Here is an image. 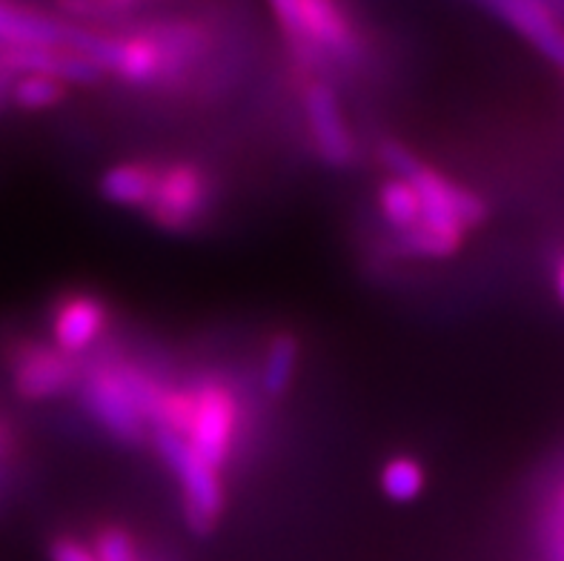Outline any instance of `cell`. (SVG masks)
Masks as SVG:
<instances>
[{"label": "cell", "mask_w": 564, "mask_h": 561, "mask_svg": "<svg viewBox=\"0 0 564 561\" xmlns=\"http://www.w3.org/2000/svg\"><path fill=\"white\" fill-rule=\"evenodd\" d=\"M284 41L304 72H322L361 57V32L347 9L329 0L272 3Z\"/></svg>", "instance_id": "cell-1"}, {"label": "cell", "mask_w": 564, "mask_h": 561, "mask_svg": "<svg viewBox=\"0 0 564 561\" xmlns=\"http://www.w3.org/2000/svg\"><path fill=\"white\" fill-rule=\"evenodd\" d=\"M184 441L215 470H227L247 430L243 398L224 376H204L189 387Z\"/></svg>", "instance_id": "cell-2"}, {"label": "cell", "mask_w": 564, "mask_h": 561, "mask_svg": "<svg viewBox=\"0 0 564 561\" xmlns=\"http://www.w3.org/2000/svg\"><path fill=\"white\" fill-rule=\"evenodd\" d=\"M152 447L158 450L161 462L170 467L181 487V510L189 530L198 536L213 533L227 507V490H224L221 470H215L195 453L184 441L170 430H152Z\"/></svg>", "instance_id": "cell-3"}, {"label": "cell", "mask_w": 564, "mask_h": 561, "mask_svg": "<svg viewBox=\"0 0 564 561\" xmlns=\"http://www.w3.org/2000/svg\"><path fill=\"white\" fill-rule=\"evenodd\" d=\"M213 198L215 184L204 166L193 161H172L166 166H158L155 192L143 213L166 233H186L204 220Z\"/></svg>", "instance_id": "cell-4"}, {"label": "cell", "mask_w": 564, "mask_h": 561, "mask_svg": "<svg viewBox=\"0 0 564 561\" xmlns=\"http://www.w3.org/2000/svg\"><path fill=\"white\" fill-rule=\"evenodd\" d=\"M80 404L93 416L98 427H104L121 444H143L150 439V427L141 419L135 401L129 396L127 384L115 362L84 364L80 376Z\"/></svg>", "instance_id": "cell-5"}, {"label": "cell", "mask_w": 564, "mask_h": 561, "mask_svg": "<svg viewBox=\"0 0 564 561\" xmlns=\"http://www.w3.org/2000/svg\"><path fill=\"white\" fill-rule=\"evenodd\" d=\"M9 373H12L14 392L23 401H50L69 390H78L84 376V362L72 358L55 347L41 342H18L9 353Z\"/></svg>", "instance_id": "cell-6"}, {"label": "cell", "mask_w": 564, "mask_h": 561, "mask_svg": "<svg viewBox=\"0 0 564 561\" xmlns=\"http://www.w3.org/2000/svg\"><path fill=\"white\" fill-rule=\"evenodd\" d=\"M304 115H307L310 136H313L315 152L329 166H350L356 158V138L350 123L344 118L338 93L327 80H313L304 93Z\"/></svg>", "instance_id": "cell-7"}, {"label": "cell", "mask_w": 564, "mask_h": 561, "mask_svg": "<svg viewBox=\"0 0 564 561\" xmlns=\"http://www.w3.org/2000/svg\"><path fill=\"white\" fill-rule=\"evenodd\" d=\"M109 330V306L95 292H66L52 306V344L72 358H84Z\"/></svg>", "instance_id": "cell-8"}, {"label": "cell", "mask_w": 564, "mask_h": 561, "mask_svg": "<svg viewBox=\"0 0 564 561\" xmlns=\"http://www.w3.org/2000/svg\"><path fill=\"white\" fill-rule=\"evenodd\" d=\"M485 12L494 14L496 21L524 37L539 55L564 69V23L556 9L539 0H494L485 3Z\"/></svg>", "instance_id": "cell-9"}, {"label": "cell", "mask_w": 564, "mask_h": 561, "mask_svg": "<svg viewBox=\"0 0 564 561\" xmlns=\"http://www.w3.org/2000/svg\"><path fill=\"white\" fill-rule=\"evenodd\" d=\"M72 35H75V23H66L37 9L0 3V50L69 52Z\"/></svg>", "instance_id": "cell-10"}, {"label": "cell", "mask_w": 564, "mask_h": 561, "mask_svg": "<svg viewBox=\"0 0 564 561\" xmlns=\"http://www.w3.org/2000/svg\"><path fill=\"white\" fill-rule=\"evenodd\" d=\"M107 72L129 86L164 84V55L147 26L112 35V55Z\"/></svg>", "instance_id": "cell-11"}, {"label": "cell", "mask_w": 564, "mask_h": 561, "mask_svg": "<svg viewBox=\"0 0 564 561\" xmlns=\"http://www.w3.org/2000/svg\"><path fill=\"white\" fill-rule=\"evenodd\" d=\"M164 55V84L193 69L200 57L213 50L209 29L198 21H161L147 26Z\"/></svg>", "instance_id": "cell-12"}, {"label": "cell", "mask_w": 564, "mask_h": 561, "mask_svg": "<svg viewBox=\"0 0 564 561\" xmlns=\"http://www.w3.org/2000/svg\"><path fill=\"white\" fill-rule=\"evenodd\" d=\"M158 166L143 164V161H123V164L109 166L98 181L100 195L115 206L127 209H147L155 192Z\"/></svg>", "instance_id": "cell-13"}, {"label": "cell", "mask_w": 564, "mask_h": 561, "mask_svg": "<svg viewBox=\"0 0 564 561\" xmlns=\"http://www.w3.org/2000/svg\"><path fill=\"white\" fill-rule=\"evenodd\" d=\"M301 362V342L295 333H275L267 344L264 364H261V390L267 398L279 401L293 390L295 373Z\"/></svg>", "instance_id": "cell-14"}, {"label": "cell", "mask_w": 564, "mask_h": 561, "mask_svg": "<svg viewBox=\"0 0 564 561\" xmlns=\"http://www.w3.org/2000/svg\"><path fill=\"white\" fill-rule=\"evenodd\" d=\"M379 206L387 224L399 235H408L422 220V198H419L415 186L404 179H393L390 175L379 186Z\"/></svg>", "instance_id": "cell-15"}, {"label": "cell", "mask_w": 564, "mask_h": 561, "mask_svg": "<svg viewBox=\"0 0 564 561\" xmlns=\"http://www.w3.org/2000/svg\"><path fill=\"white\" fill-rule=\"evenodd\" d=\"M424 484H427V473L413 455H393L381 470V490L387 493V498L401 501V505L422 496Z\"/></svg>", "instance_id": "cell-16"}, {"label": "cell", "mask_w": 564, "mask_h": 561, "mask_svg": "<svg viewBox=\"0 0 564 561\" xmlns=\"http://www.w3.org/2000/svg\"><path fill=\"white\" fill-rule=\"evenodd\" d=\"M66 93H69V86L50 75H18L9 89V100L29 112H41V109L57 107Z\"/></svg>", "instance_id": "cell-17"}, {"label": "cell", "mask_w": 564, "mask_h": 561, "mask_svg": "<svg viewBox=\"0 0 564 561\" xmlns=\"http://www.w3.org/2000/svg\"><path fill=\"white\" fill-rule=\"evenodd\" d=\"M89 550L98 561H141V548L132 530L118 525H107L95 530Z\"/></svg>", "instance_id": "cell-18"}, {"label": "cell", "mask_w": 564, "mask_h": 561, "mask_svg": "<svg viewBox=\"0 0 564 561\" xmlns=\"http://www.w3.org/2000/svg\"><path fill=\"white\" fill-rule=\"evenodd\" d=\"M50 561H98L89 544L75 536H57L50 544Z\"/></svg>", "instance_id": "cell-19"}, {"label": "cell", "mask_w": 564, "mask_h": 561, "mask_svg": "<svg viewBox=\"0 0 564 561\" xmlns=\"http://www.w3.org/2000/svg\"><path fill=\"white\" fill-rule=\"evenodd\" d=\"M12 80H14V75L7 69V66H3V61H0V107H3V104L9 100V89H12Z\"/></svg>", "instance_id": "cell-20"}, {"label": "cell", "mask_w": 564, "mask_h": 561, "mask_svg": "<svg viewBox=\"0 0 564 561\" xmlns=\"http://www.w3.org/2000/svg\"><path fill=\"white\" fill-rule=\"evenodd\" d=\"M556 292H558V301L564 304V252L556 263Z\"/></svg>", "instance_id": "cell-21"}, {"label": "cell", "mask_w": 564, "mask_h": 561, "mask_svg": "<svg viewBox=\"0 0 564 561\" xmlns=\"http://www.w3.org/2000/svg\"><path fill=\"white\" fill-rule=\"evenodd\" d=\"M558 507H562V516H564V490H562V498H558Z\"/></svg>", "instance_id": "cell-22"}]
</instances>
